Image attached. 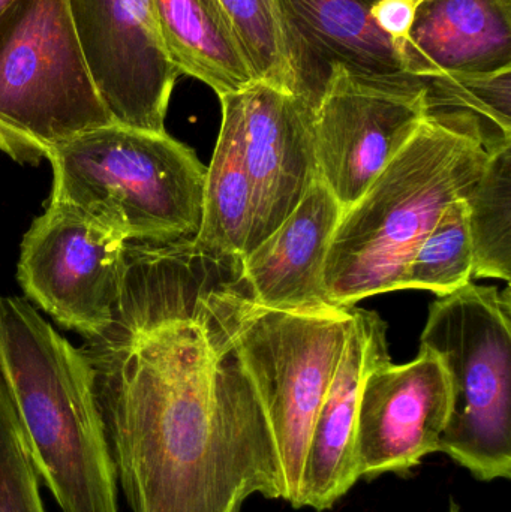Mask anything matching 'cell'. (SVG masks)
<instances>
[{"mask_svg": "<svg viewBox=\"0 0 511 512\" xmlns=\"http://www.w3.org/2000/svg\"><path fill=\"white\" fill-rule=\"evenodd\" d=\"M117 484L132 512H242L251 496L285 502L263 402L234 349L122 298L81 348Z\"/></svg>", "mask_w": 511, "mask_h": 512, "instance_id": "obj_1", "label": "cell"}, {"mask_svg": "<svg viewBox=\"0 0 511 512\" xmlns=\"http://www.w3.org/2000/svg\"><path fill=\"white\" fill-rule=\"evenodd\" d=\"M489 153L462 119L426 116L411 140L342 212L324 265L336 307L402 289L405 271L441 213L465 200Z\"/></svg>", "mask_w": 511, "mask_h": 512, "instance_id": "obj_2", "label": "cell"}, {"mask_svg": "<svg viewBox=\"0 0 511 512\" xmlns=\"http://www.w3.org/2000/svg\"><path fill=\"white\" fill-rule=\"evenodd\" d=\"M0 361L39 480L62 512H119L86 355L26 301L0 297Z\"/></svg>", "mask_w": 511, "mask_h": 512, "instance_id": "obj_3", "label": "cell"}, {"mask_svg": "<svg viewBox=\"0 0 511 512\" xmlns=\"http://www.w3.org/2000/svg\"><path fill=\"white\" fill-rule=\"evenodd\" d=\"M50 204L80 213L134 245L197 236L207 168L167 132L111 125L51 149Z\"/></svg>", "mask_w": 511, "mask_h": 512, "instance_id": "obj_4", "label": "cell"}, {"mask_svg": "<svg viewBox=\"0 0 511 512\" xmlns=\"http://www.w3.org/2000/svg\"><path fill=\"white\" fill-rule=\"evenodd\" d=\"M420 340L449 381V418L438 453L477 480H510V288L498 292L470 282L438 298Z\"/></svg>", "mask_w": 511, "mask_h": 512, "instance_id": "obj_5", "label": "cell"}, {"mask_svg": "<svg viewBox=\"0 0 511 512\" xmlns=\"http://www.w3.org/2000/svg\"><path fill=\"white\" fill-rule=\"evenodd\" d=\"M111 123L69 0H15L0 17V150L35 164L59 144Z\"/></svg>", "mask_w": 511, "mask_h": 512, "instance_id": "obj_6", "label": "cell"}, {"mask_svg": "<svg viewBox=\"0 0 511 512\" xmlns=\"http://www.w3.org/2000/svg\"><path fill=\"white\" fill-rule=\"evenodd\" d=\"M353 324L350 309L293 313L254 306L233 349L263 402L275 436L285 502L299 508L306 448Z\"/></svg>", "mask_w": 511, "mask_h": 512, "instance_id": "obj_7", "label": "cell"}, {"mask_svg": "<svg viewBox=\"0 0 511 512\" xmlns=\"http://www.w3.org/2000/svg\"><path fill=\"white\" fill-rule=\"evenodd\" d=\"M126 273L125 240L74 210L48 204L24 236L17 277L30 300L89 339L113 322Z\"/></svg>", "mask_w": 511, "mask_h": 512, "instance_id": "obj_8", "label": "cell"}, {"mask_svg": "<svg viewBox=\"0 0 511 512\" xmlns=\"http://www.w3.org/2000/svg\"><path fill=\"white\" fill-rule=\"evenodd\" d=\"M426 117L423 81L371 80L333 69L315 110L318 177L348 209Z\"/></svg>", "mask_w": 511, "mask_h": 512, "instance_id": "obj_9", "label": "cell"}, {"mask_svg": "<svg viewBox=\"0 0 511 512\" xmlns=\"http://www.w3.org/2000/svg\"><path fill=\"white\" fill-rule=\"evenodd\" d=\"M78 44L116 125L165 132L179 69L159 29L155 0H69Z\"/></svg>", "mask_w": 511, "mask_h": 512, "instance_id": "obj_10", "label": "cell"}, {"mask_svg": "<svg viewBox=\"0 0 511 512\" xmlns=\"http://www.w3.org/2000/svg\"><path fill=\"white\" fill-rule=\"evenodd\" d=\"M450 411L446 370L420 349L407 364L383 361L369 372L360 396L356 462L360 478L404 475L438 453Z\"/></svg>", "mask_w": 511, "mask_h": 512, "instance_id": "obj_11", "label": "cell"}, {"mask_svg": "<svg viewBox=\"0 0 511 512\" xmlns=\"http://www.w3.org/2000/svg\"><path fill=\"white\" fill-rule=\"evenodd\" d=\"M236 93L252 183V224L245 256L294 212L320 177L314 108L300 96L260 81Z\"/></svg>", "mask_w": 511, "mask_h": 512, "instance_id": "obj_12", "label": "cell"}, {"mask_svg": "<svg viewBox=\"0 0 511 512\" xmlns=\"http://www.w3.org/2000/svg\"><path fill=\"white\" fill-rule=\"evenodd\" d=\"M378 0H279L294 95L317 110L333 69L371 80L420 81L372 17Z\"/></svg>", "mask_w": 511, "mask_h": 512, "instance_id": "obj_13", "label": "cell"}, {"mask_svg": "<svg viewBox=\"0 0 511 512\" xmlns=\"http://www.w3.org/2000/svg\"><path fill=\"white\" fill-rule=\"evenodd\" d=\"M353 324L338 369L315 417L303 463L299 508L330 510L360 480L356 429L369 372L390 360L387 325L369 310L351 307Z\"/></svg>", "mask_w": 511, "mask_h": 512, "instance_id": "obj_14", "label": "cell"}, {"mask_svg": "<svg viewBox=\"0 0 511 512\" xmlns=\"http://www.w3.org/2000/svg\"><path fill=\"white\" fill-rule=\"evenodd\" d=\"M342 212L330 189L315 180L294 212L242 258L255 304L293 313L344 309L330 303L324 288V265Z\"/></svg>", "mask_w": 511, "mask_h": 512, "instance_id": "obj_15", "label": "cell"}, {"mask_svg": "<svg viewBox=\"0 0 511 512\" xmlns=\"http://www.w3.org/2000/svg\"><path fill=\"white\" fill-rule=\"evenodd\" d=\"M399 56L420 80L511 68V0H422Z\"/></svg>", "mask_w": 511, "mask_h": 512, "instance_id": "obj_16", "label": "cell"}, {"mask_svg": "<svg viewBox=\"0 0 511 512\" xmlns=\"http://www.w3.org/2000/svg\"><path fill=\"white\" fill-rule=\"evenodd\" d=\"M155 5L162 41L180 74L203 81L218 96L257 81L219 0H155Z\"/></svg>", "mask_w": 511, "mask_h": 512, "instance_id": "obj_17", "label": "cell"}, {"mask_svg": "<svg viewBox=\"0 0 511 512\" xmlns=\"http://www.w3.org/2000/svg\"><path fill=\"white\" fill-rule=\"evenodd\" d=\"M221 131L206 171L203 219L195 240L218 254H245L252 224V183L243 152L242 114L237 93L219 96Z\"/></svg>", "mask_w": 511, "mask_h": 512, "instance_id": "obj_18", "label": "cell"}, {"mask_svg": "<svg viewBox=\"0 0 511 512\" xmlns=\"http://www.w3.org/2000/svg\"><path fill=\"white\" fill-rule=\"evenodd\" d=\"M426 116H450L476 129L486 152L511 146V68L423 78Z\"/></svg>", "mask_w": 511, "mask_h": 512, "instance_id": "obj_19", "label": "cell"}, {"mask_svg": "<svg viewBox=\"0 0 511 512\" xmlns=\"http://www.w3.org/2000/svg\"><path fill=\"white\" fill-rule=\"evenodd\" d=\"M473 242V276L511 280V146L489 155L465 198Z\"/></svg>", "mask_w": 511, "mask_h": 512, "instance_id": "obj_20", "label": "cell"}, {"mask_svg": "<svg viewBox=\"0 0 511 512\" xmlns=\"http://www.w3.org/2000/svg\"><path fill=\"white\" fill-rule=\"evenodd\" d=\"M473 268L467 203L455 200L444 209L411 258L402 289H425L444 297L470 283Z\"/></svg>", "mask_w": 511, "mask_h": 512, "instance_id": "obj_21", "label": "cell"}, {"mask_svg": "<svg viewBox=\"0 0 511 512\" xmlns=\"http://www.w3.org/2000/svg\"><path fill=\"white\" fill-rule=\"evenodd\" d=\"M224 6L255 80L293 93L279 0H219Z\"/></svg>", "mask_w": 511, "mask_h": 512, "instance_id": "obj_22", "label": "cell"}, {"mask_svg": "<svg viewBox=\"0 0 511 512\" xmlns=\"http://www.w3.org/2000/svg\"><path fill=\"white\" fill-rule=\"evenodd\" d=\"M0 512H47L39 475L0 361Z\"/></svg>", "mask_w": 511, "mask_h": 512, "instance_id": "obj_23", "label": "cell"}, {"mask_svg": "<svg viewBox=\"0 0 511 512\" xmlns=\"http://www.w3.org/2000/svg\"><path fill=\"white\" fill-rule=\"evenodd\" d=\"M420 2L422 0H378L372 6L371 12L375 23L380 27L381 32L392 39L398 53L413 27Z\"/></svg>", "mask_w": 511, "mask_h": 512, "instance_id": "obj_24", "label": "cell"}, {"mask_svg": "<svg viewBox=\"0 0 511 512\" xmlns=\"http://www.w3.org/2000/svg\"><path fill=\"white\" fill-rule=\"evenodd\" d=\"M14 2L15 0H0V17H2L3 12H5L6 9H8Z\"/></svg>", "mask_w": 511, "mask_h": 512, "instance_id": "obj_25", "label": "cell"}, {"mask_svg": "<svg viewBox=\"0 0 511 512\" xmlns=\"http://www.w3.org/2000/svg\"><path fill=\"white\" fill-rule=\"evenodd\" d=\"M449 512H462L461 508H459L458 504H455V501L450 502Z\"/></svg>", "mask_w": 511, "mask_h": 512, "instance_id": "obj_26", "label": "cell"}]
</instances>
